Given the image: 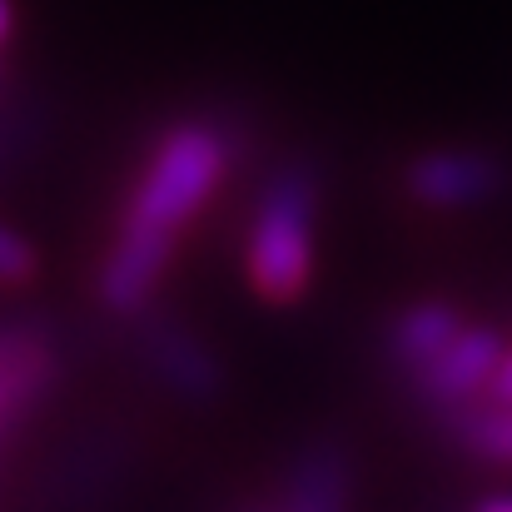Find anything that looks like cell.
<instances>
[{
    "label": "cell",
    "mask_w": 512,
    "mask_h": 512,
    "mask_svg": "<svg viewBox=\"0 0 512 512\" xmlns=\"http://www.w3.org/2000/svg\"><path fill=\"white\" fill-rule=\"evenodd\" d=\"M488 398L493 403H512V348H503V358H498V368L488 378Z\"/></svg>",
    "instance_id": "30bf717a"
},
{
    "label": "cell",
    "mask_w": 512,
    "mask_h": 512,
    "mask_svg": "<svg viewBox=\"0 0 512 512\" xmlns=\"http://www.w3.org/2000/svg\"><path fill=\"white\" fill-rule=\"evenodd\" d=\"M503 348H508V343L498 339L493 329H468V324H463V334L453 343H443V348L413 373V383H418V393H423L428 403H438V408H468L478 393H488V378H493Z\"/></svg>",
    "instance_id": "3957f363"
},
{
    "label": "cell",
    "mask_w": 512,
    "mask_h": 512,
    "mask_svg": "<svg viewBox=\"0 0 512 512\" xmlns=\"http://www.w3.org/2000/svg\"><path fill=\"white\" fill-rule=\"evenodd\" d=\"M483 512H512V498H493V503H483Z\"/></svg>",
    "instance_id": "7c38bea8"
},
{
    "label": "cell",
    "mask_w": 512,
    "mask_h": 512,
    "mask_svg": "<svg viewBox=\"0 0 512 512\" xmlns=\"http://www.w3.org/2000/svg\"><path fill=\"white\" fill-rule=\"evenodd\" d=\"M30 274H35V249L10 224H0V284H25Z\"/></svg>",
    "instance_id": "9c48e42d"
},
{
    "label": "cell",
    "mask_w": 512,
    "mask_h": 512,
    "mask_svg": "<svg viewBox=\"0 0 512 512\" xmlns=\"http://www.w3.org/2000/svg\"><path fill=\"white\" fill-rule=\"evenodd\" d=\"M10 25H15V10H10V0H0V40L10 35Z\"/></svg>",
    "instance_id": "8fae6325"
},
{
    "label": "cell",
    "mask_w": 512,
    "mask_h": 512,
    "mask_svg": "<svg viewBox=\"0 0 512 512\" xmlns=\"http://www.w3.org/2000/svg\"><path fill=\"white\" fill-rule=\"evenodd\" d=\"M458 438H463L468 453H478L483 463L512 468V403H493V398H488V408L463 413Z\"/></svg>",
    "instance_id": "ba28073f"
},
{
    "label": "cell",
    "mask_w": 512,
    "mask_h": 512,
    "mask_svg": "<svg viewBox=\"0 0 512 512\" xmlns=\"http://www.w3.org/2000/svg\"><path fill=\"white\" fill-rule=\"evenodd\" d=\"M229 174V145L209 125H174L160 140L155 160L145 165L125 214L120 234L100 264V299L110 309H140L155 284L165 279L184 224L214 199Z\"/></svg>",
    "instance_id": "6da1fadb"
},
{
    "label": "cell",
    "mask_w": 512,
    "mask_h": 512,
    "mask_svg": "<svg viewBox=\"0 0 512 512\" xmlns=\"http://www.w3.org/2000/svg\"><path fill=\"white\" fill-rule=\"evenodd\" d=\"M403 184L428 209H473L503 184V170L478 150H428L408 165Z\"/></svg>",
    "instance_id": "277c9868"
},
{
    "label": "cell",
    "mask_w": 512,
    "mask_h": 512,
    "mask_svg": "<svg viewBox=\"0 0 512 512\" xmlns=\"http://www.w3.org/2000/svg\"><path fill=\"white\" fill-rule=\"evenodd\" d=\"M150 353H155L160 373L170 378L179 393H199V398L214 393V383H219L214 358H209L194 339H184L179 329H155V334H150Z\"/></svg>",
    "instance_id": "52a82bcc"
},
{
    "label": "cell",
    "mask_w": 512,
    "mask_h": 512,
    "mask_svg": "<svg viewBox=\"0 0 512 512\" xmlns=\"http://www.w3.org/2000/svg\"><path fill=\"white\" fill-rule=\"evenodd\" d=\"M458 334H463V314L453 304H443V299H423V304L398 314V324H393V358L418 373L443 343H453Z\"/></svg>",
    "instance_id": "5b68a950"
},
{
    "label": "cell",
    "mask_w": 512,
    "mask_h": 512,
    "mask_svg": "<svg viewBox=\"0 0 512 512\" xmlns=\"http://www.w3.org/2000/svg\"><path fill=\"white\" fill-rule=\"evenodd\" d=\"M348 503V468L334 448H314L294 483H289V498H284V512H343Z\"/></svg>",
    "instance_id": "8992f818"
},
{
    "label": "cell",
    "mask_w": 512,
    "mask_h": 512,
    "mask_svg": "<svg viewBox=\"0 0 512 512\" xmlns=\"http://www.w3.org/2000/svg\"><path fill=\"white\" fill-rule=\"evenodd\" d=\"M314 214H319V189L304 165H289L264 184L244 239V274L254 294L274 304L304 294L314 274Z\"/></svg>",
    "instance_id": "7a4b0ae2"
}]
</instances>
